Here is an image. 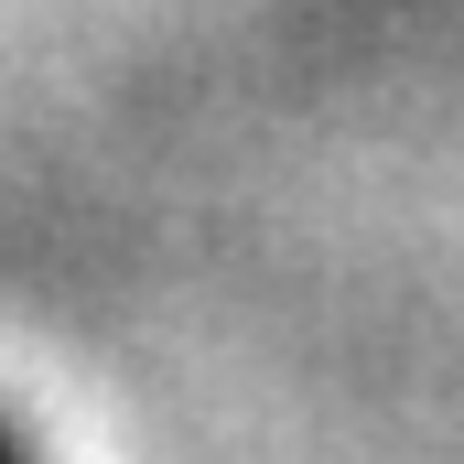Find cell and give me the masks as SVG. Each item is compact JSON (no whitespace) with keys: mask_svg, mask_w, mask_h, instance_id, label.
<instances>
[{"mask_svg":"<svg viewBox=\"0 0 464 464\" xmlns=\"http://www.w3.org/2000/svg\"><path fill=\"white\" fill-rule=\"evenodd\" d=\"M0 464H33V454H22V443H11V432H0Z\"/></svg>","mask_w":464,"mask_h":464,"instance_id":"6da1fadb","label":"cell"}]
</instances>
